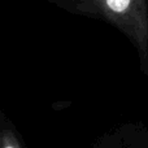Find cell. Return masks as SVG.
<instances>
[{
    "label": "cell",
    "instance_id": "6da1fadb",
    "mask_svg": "<svg viewBox=\"0 0 148 148\" xmlns=\"http://www.w3.org/2000/svg\"><path fill=\"white\" fill-rule=\"evenodd\" d=\"M81 14L103 18L148 52V0H51Z\"/></svg>",
    "mask_w": 148,
    "mask_h": 148
}]
</instances>
